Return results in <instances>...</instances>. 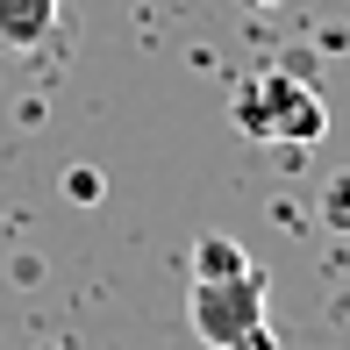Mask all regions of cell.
I'll use <instances>...</instances> for the list:
<instances>
[{
	"mask_svg": "<svg viewBox=\"0 0 350 350\" xmlns=\"http://www.w3.org/2000/svg\"><path fill=\"white\" fill-rule=\"evenodd\" d=\"M265 272L243 265V272H221V279H200L193 272V293H186V314H193V336L208 350H279L272 336V314H265Z\"/></svg>",
	"mask_w": 350,
	"mask_h": 350,
	"instance_id": "7a4b0ae2",
	"label": "cell"
},
{
	"mask_svg": "<svg viewBox=\"0 0 350 350\" xmlns=\"http://www.w3.org/2000/svg\"><path fill=\"white\" fill-rule=\"evenodd\" d=\"M57 29V0H0V43L8 51H36Z\"/></svg>",
	"mask_w": 350,
	"mask_h": 350,
	"instance_id": "3957f363",
	"label": "cell"
},
{
	"mask_svg": "<svg viewBox=\"0 0 350 350\" xmlns=\"http://www.w3.org/2000/svg\"><path fill=\"white\" fill-rule=\"evenodd\" d=\"M243 265H250V250H243V243H229V236H200V250H193V272H200V279L243 272Z\"/></svg>",
	"mask_w": 350,
	"mask_h": 350,
	"instance_id": "277c9868",
	"label": "cell"
},
{
	"mask_svg": "<svg viewBox=\"0 0 350 350\" xmlns=\"http://www.w3.org/2000/svg\"><path fill=\"white\" fill-rule=\"evenodd\" d=\"M250 8H272V0H250Z\"/></svg>",
	"mask_w": 350,
	"mask_h": 350,
	"instance_id": "5b68a950",
	"label": "cell"
},
{
	"mask_svg": "<svg viewBox=\"0 0 350 350\" xmlns=\"http://www.w3.org/2000/svg\"><path fill=\"white\" fill-rule=\"evenodd\" d=\"M236 129L258 143H286V150H308L329 136V100L308 86L300 72H250L229 100Z\"/></svg>",
	"mask_w": 350,
	"mask_h": 350,
	"instance_id": "6da1fadb",
	"label": "cell"
}]
</instances>
